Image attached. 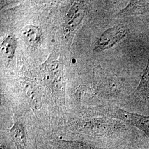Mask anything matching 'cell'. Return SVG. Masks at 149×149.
Instances as JSON below:
<instances>
[{
  "label": "cell",
  "mask_w": 149,
  "mask_h": 149,
  "mask_svg": "<svg viewBox=\"0 0 149 149\" xmlns=\"http://www.w3.org/2000/svg\"><path fill=\"white\" fill-rule=\"evenodd\" d=\"M127 29L123 26L110 28L103 32L96 42L95 49L102 51L112 48L126 37Z\"/></svg>",
  "instance_id": "6da1fadb"
},
{
  "label": "cell",
  "mask_w": 149,
  "mask_h": 149,
  "mask_svg": "<svg viewBox=\"0 0 149 149\" xmlns=\"http://www.w3.org/2000/svg\"><path fill=\"white\" fill-rule=\"evenodd\" d=\"M85 15V8L80 2H75L66 14L64 22V32L70 34L73 32L82 21Z\"/></svg>",
  "instance_id": "7a4b0ae2"
},
{
  "label": "cell",
  "mask_w": 149,
  "mask_h": 149,
  "mask_svg": "<svg viewBox=\"0 0 149 149\" xmlns=\"http://www.w3.org/2000/svg\"><path fill=\"white\" fill-rule=\"evenodd\" d=\"M10 133L17 149H27V134L23 123L15 118Z\"/></svg>",
  "instance_id": "3957f363"
},
{
  "label": "cell",
  "mask_w": 149,
  "mask_h": 149,
  "mask_svg": "<svg viewBox=\"0 0 149 149\" xmlns=\"http://www.w3.org/2000/svg\"><path fill=\"white\" fill-rule=\"evenodd\" d=\"M133 95L136 100L149 106V57L140 82Z\"/></svg>",
  "instance_id": "277c9868"
},
{
  "label": "cell",
  "mask_w": 149,
  "mask_h": 149,
  "mask_svg": "<svg viewBox=\"0 0 149 149\" xmlns=\"http://www.w3.org/2000/svg\"><path fill=\"white\" fill-rule=\"evenodd\" d=\"M149 13V1H132L118 13V16H136Z\"/></svg>",
  "instance_id": "5b68a950"
},
{
  "label": "cell",
  "mask_w": 149,
  "mask_h": 149,
  "mask_svg": "<svg viewBox=\"0 0 149 149\" xmlns=\"http://www.w3.org/2000/svg\"><path fill=\"white\" fill-rule=\"evenodd\" d=\"M119 117L149 135V117L120 110Z\"/></svg>",
  "instance_id": "8992f818"
},
{
  "label": "cell",
  "mask_w": 149,
  "mask_h": 149,
  "mask_svg": "<svg viewBox=\"0 0 149 149\" xmlns=\"http://www.w3.org/2000/svg\"><path fill=\"white\" fill-rule=\"evenodd\" d=\"M21 32L24 40L30 46L37 47L42 41V32L37 26L27 25L23 28Z\"/></svg>",
  "instance_id": "52a82bcc"
},
{
  "label": "cell",
  "mask_w": 149,
  "mask_h": 149,
  "mask_svg": "<svg viewBox=\"0 0 149 149\" xmlns=\"http://www.w3.org/2000/svg\"><path fill=\"white\" fill-rule=\"evenodd\" d=\"M17 43L16 38L12 36H8L1 43V52L7 61H10L13 58L17 48Z\"/></svg>",
  "instance_id": "ba28073f"
},
{
  "label": "cell",
  "mask_w": 149,
  "mask_h": 149,
  "mask_svg": "<svg viewBox=\"0 0 149 149\" xmlns=\"http://www.w3.org/2000/svg\"><path fill=\"white\" fill-rule=\"evenodd\" d=\"M61 145L65 149H91L87 144L80 141L62 140L60 141Z\"/></svg>",
  "instance_id": "9c48e42d"
},
{
  "label": "cell",
  "mask_w": 149,
  "mask_h": 149,
  "mask_svg": "<svg viewBox=\"0 0 149 149\" xmlns=\"http://www.w3.org/2000/svg\"><path fill=\"white\" fill-rule=\"evenodd\" d=\"M62 65L59 60H55L52 61L48 66V72L50 75L54 78L58 77L62 71Z\"/></svg>",
  "instance_id": "30bf717a"
},
{
  "label": "cell",
  "mask_w": 149,
  "mask_h": 149,
  "mask_svg": "<svg viewBox=\"0 0 149 149\" xmlns=\"http://www.w3.org/2000/svg\"><path fill=\"white\" fill-rule=\"evenodd\" d=\"M0 149H11L5 143H1V146H0Z\"/></svg>",
  "instance_id": "8fae6325"
}]
</instances>
